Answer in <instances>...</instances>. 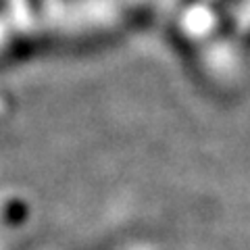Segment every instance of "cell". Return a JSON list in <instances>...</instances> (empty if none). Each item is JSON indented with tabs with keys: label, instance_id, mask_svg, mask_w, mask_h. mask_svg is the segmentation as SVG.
Listing matches in <instances>:
<instances>
[{
	"label": "cell",
	"instance_id": "1",
	"mask_svg": "<svg viewBox=\"0 0 250 250\" xmlns=\"http://www.w3.org/2000/svg\"><path fill=\"white\" fill-rule=\"evenodd\" d=\"M248 44H250V36H248Z\"/></svg>",
	"mask_w": 250,
	"mask_h": 250
}]
</instances>
